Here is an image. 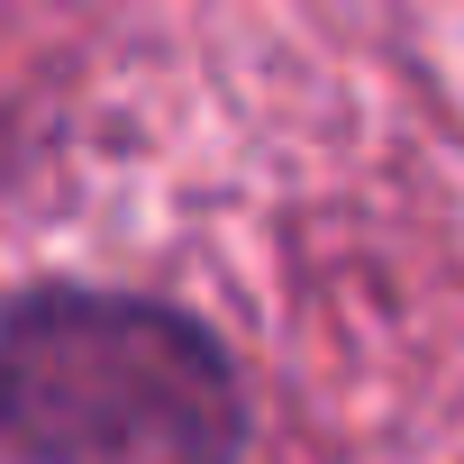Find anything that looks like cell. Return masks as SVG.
Segmentation results:
<instances>
[{"label":"cell","mask_w":464,"mask_h":464,"mask_svg":"<svg viewBox=\"0 0 464 464\" xmlns=\"http://www.w3.org/2000/svg\"><path fill=\"white\" fill-rule=\"evenodd\" d=\"M0 446L19 464H237L227 346L137 292H28L0 319Z\"/></svg>","instance_id":"6da1fadb"}]
</instances>
